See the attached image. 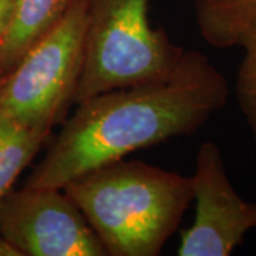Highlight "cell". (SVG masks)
I'll return each mask as SVG.
<instances>
[{
  "label": "cell",
  "instance_id": "obj_4",
  "mask_svg": "<svg viewBox=\"0 0 256 256\" xmlns=\"http://www.w3.org/2000/svg\"><path fill=\"white\" fill-rule=\"evenodd\" d=\"M84 23V0H74L6 74L0 86V116L52 130L63 124L82 77Z\"/></svg>",
  "mask_w": 256,
  "mask_h": 256
},
{
  "label": "cell",
  "instance_id": "obj_11",
  "mask_svg": "<svg viewBox=\"0 0 256 256\" xmlns=\"http://www.w3.org/2000/svg\"><path fill=\"white\" fill-rule=\"evenodd\" d=\"M13 6H14V0H0V46L9 28Z\"/></svg>",
  "mask_w": 256,
  "mask_h": 256
},
{
  "label": "cell",
  "instance_id": "obj_8",
  "mask_svg": "<svg viewBox=\"0 0 256 256\" xmlns=\"http://www.w3.org/2000/svg\"><path fill=\"white\" fill-rule=\"evenodd\" d=\"M200 36L210 47H239L256 30V0H192Z\"/></svg>",
  "mask_w": 256,
  "mask_h": 256
},
{
  "label": "cell",
  "instance_id": "obj_3",
  "mask_svg": "<svg viewBox=\"0 0 256 256\" xmlns=\"http://www.w3.org/2000/svg\"><path fill=\"white\" fill-rule=\"evenodd\" d=\"M84 57L74 106L174 73L185 50L152 28L150 0H84Z\"/></svg>",
  "mask_w": 256,
  "mask_h": 256
},
{
  "label": "cell",
  "instance_id": "obj_13",
  "mask_svg": "<svg viewBox=\"0 0 256 256\" xmlns=\"http://www.w3.org/2000/svg\"><path fill=\"white\" fill-rule=\"evenodd\" d=\"M6 72H4V70H3V68H2V67H0V86H2V84H3V82H4V77H6Z\"/></svg>",
  "mask_w": 256,
  "mask_h": 256
},
{
  "label": "cell",
  "instance_id": "obj_6",
  "mask_svg": "<svg viewBox=\"0 0 256 256\" xmlns=\"http://www.w3.org/2000/svg\"><path fill=\"white\" fill-rule=\"evenodd\" d=\"M194 224L181 234L180 256H228L256 229V202L244 200L229 180L220 148L202 142L191 175Z\"/></svg>",
  "mask_w": 256,
  "mask_h": 256
},
{
  "label": "cell",
  "instance_id": "obj_9",
  "mask_svg": "<svg viewBox=\"0 0 256 256\" xmlns=\"http://www.w3.org/2000/svg\"><path fill=\"white\" fill-rule=\"evenodd\" d=\"M52 136V128L33 127L0 116V202L13 191L28 164Z\"/></svg>",
  "mask_w": 256,
  "mask_h": 256
},
{
  "label": "cell",
  "instance_id": "obj_10",
  "mask_svg": "<svg viewBox=\"0 0 256 256\" xmlns=\"http://www.w3.org/2000/svg\"><path fill=\"white\" fill-rule=\"evenodd\" d=\"M242 58L235 80V96L239 110L256 141V30L240 43Z\"/></svg>",
  "mask_w": 256,
  "mask_h": 256
},
{
  "label": "cell",
  "instance_id": "obj_7",
  "mask_svg": "<svg viewBox=\"0 0 256 256\" xmlns=\"http://www.w3.org/2000/svg\"><path fill=\"white\" fill-rule=\"evenodd\" d=\"M73 3L74 0H14L9 28L0 46V67L9 73Z\"/></svg>",
  "mask_w": 256,
  "mask_h": 256
},
{
  "label": "cell",
  "instance_id": "obj_2",
  "mask_svg": "<svg viewBox=\"0 0 256 256\" xmlns=\"http://www.w3.org/2000/svg\"><path fill=\"white\" fill-rule=\"evenodd\" d=\"M108 256H156L194 202L191 176L124 158L63 186Z\"/></svg>",
  "mask_w": 256,
  "mask_h": 256
},
{
  "label": "cell",
  "instance_id": "obj_1",
  "mask_svg": "<svg viewBox=\"0 0 256 256\" xmlns=\"http://www.w3.org/2000/svg\"><path fill=\"white\" fill-rule=\"evenodd\" d=\"M228 96L226 78L206 56L184 52L164 80L116 88L77 104L26 185L63 188L134 151L190 137L224 108Z\"/></svg>",
  "mask_w": 256,
  "mask_h": 256
},
{
  "label": "cell",
  "instance_id": "obj_12",
  "mask_svg": "<svg viewBox=\"0 0 256 256\" xmlns=\"http://www.w3.org/2000/svg\"><path fill=\"white\" fill-rule=\"evenodd\" d=\"M0 256H22L16 248L0 234Z\"/></svg>",
  "mask_w": 256,
  "mask_h": 256
},
{
  "label": "cell",
  "instance_id": "obj_5",
  "mask_svg": "<svg viewBox=\"0 0 256 256\" xmlns=\"http://www.w3.org/2000/svg\"><path fill=\"white\" fill-rule=\"evenodd\" d=\"M0 234L22 256H107L63 188L28 186L0 202Z\"/></svg>",
  "mask_w": 256,
  "mask_h": 256
}]
</instances>
